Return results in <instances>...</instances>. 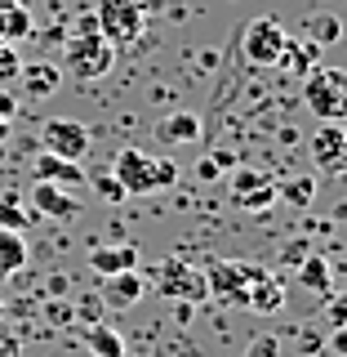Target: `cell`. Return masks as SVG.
Instances as JSON below:
<instances>
[{
  "mask_svg": "<svg viewBox=\"0 0 347 357\" xmlns=\"http://www.w3.org/2000/svg\"><path fill=\"white\" fill-rule=\"evenodd\" d=\"M85 344H89V353H94V357H125V335H120L116 326H107V321L89 326Z\"/></svg>",
  "mask_w": 347,
  "mask_h": 357,
  "instance_id": "obj_21",
  "label": "cell"
},
{
  "mask_svg": "<svg viewBox=\"0 0 347 357\" xmlns=\"http://www.w3.org/2000/svg\"><path fill=\"white\" fill-rule=\"evenodd\" d=\"M18 72H22V54H18V45H0V89L14 85V81H18Z\"/></svg>",
  "mask_w": 347,
  "mask_h": 357,
  "instance_id": "obj_25",
  "label": "cell"
},
{
  "mask_svg": "<svg viewBox=\"0 0 347 357\" xmlns=\"http://www.w3.org/2000/svg\"><path fill=\"white\" fill-rule=\"evenodd\" d=\"M276 197H285L289 206H312L316 201V178L312 174H298V178H285V183H276Z\"/></svg>",
  "mask_w": 347,
  "mask_h": 357,
  "instance_id": "obj_24",
  "label": "cell"
},
{
  "mask_svg": "<svg viewBox=\"0 0 347 357\" xmlns=\"http://www.w3.org/2000/svg\"><path fill=\"white\" fill-rule=\"evenodd\" d=\"M196 178H205V183H214V178H223V170H218V165H214V161L205 156V161L196 165Z\"/></svg>",
  "mask_w": 347,
  "mask_h": 357,
  "instance_id": "obj_32",
  "label": "cell"
},
{
  "mask_svg": "<svg viewBox=\"0 0 347 357\" xmlns=\"http://www.w3.org/2000/svg\"><path fill=\"white\" fill-rule=\"evenodd\" d=\"M111 63H116V50H111V40L98 31V22L81 18L76 22V31L67 36L63 45V72H72L76 81H103L111 72Z\"/></svg>",
  "mask_w": 347,
  "mask_h": 357,
  "instance_id": "obj_2",
  "label": "cell"
},
{
  "mask_svg": "<svg viewBox=\"0 0 347 357\" xmlns=\"http://www.w3.org/2000/svg\"><path fill=\"white\" fill-rule=\"evenodd\" d=\"M325 321H330V326H347V295H334V299H330Z\"/></svg>",
  "mask_w": 347,
  "mask_h": 357,
  "instance_id": "obj_29",
  "label": "cell"
},
{
  "mask_svg": "<svg viewBox=\"0 0 347 357\" xmlns=\"http://www.w3.org/2000/svg\"><path fill=\"white\" fill-rule=\"evenodd\" d=\"M143 290H147V282L138 277V268H129V273H111L103 277V290H98V299H103V308L111 312H125L143 299Z\"/></svg>",
  "mask_w": 347,
  "mask_h": 357,
  "instance_id": "obj_13",
  "label": "cell"
},
{
  "mask_svg": "<svg viewBox=\"0 0 347 357\" xmlns=\"http://www.w3.org/2000/svg\"><path fill=\"white\" fill-rule=\"evenodd\" d=\"M98 31L111 40V50H125L138 45L147 31V0H98Z\"/></svg>",
  "mask_w": 347,
  "mask_h": 357,
  "instance_id": "obj_4",
  "label": "cell"
},
{
  "mask_svg": "<svg viewBox=\"0 0 347 357\" xmlns=\"http://www.w3.org/2000/svg\"><path fill=\"white\" fill-rule=\"evenodd\" d=\"M285 45H289V31H285V22L272 18V14L254 18L250 27L241 31V54H245L250 67H281Z\"/></svg>",
  "mask_w": 347,
  "mask_h": 357,
  "instance_id": "obj_5",
  "label": "cell"
},
{
  "mask_svg": "<svg viewBox=\"0 0 347 357\" xmlns=\"http://www.w3.org/2000/svg\"><path fill=\"white\" fill-rule=\"evenodd\" d=\"M31 170H36V178H45V183H58V188H76V183H85L81 161H67V156H54V152H40Z\"/></svg>",
  "mask_w": 347,
  "mask_h": 357,
  "instance_id": "obj_15",
  "label": "cell"
},
{
  "mask_svg": "<svg viewBox=\"0 0 347 357\" xmlns=\"http://www.w3.org/2000/svg\"><path fill=\"white\" fill-rule=\"evenodd\" d=\"M31 36V9L22 0H0V45H18Z\"/></svg>",
  "mask_w": 347,
  "mask_h": 357,
  "instance_id": "obj_18",
  "label": "cell"
},
{
  "mask_svg": "<svg viewBox=\"0 0 347 357\" xmlns=\"http://www.w3.org/2000/svg\"><path fill=\"white\" fill-rule=\"evenodd\" d=\"M205 134V121H200L196 107H174L156 121V143H170V148H187V143H200Z\"/></svg>",
  "mask_w": 347,
  "mask_h": 357,
  "instance_id": "obj_11",
  "label": "cell"
},
{
  "mask_svg": "<svg viewBox=\"0 0 347 357\" xmlns=\"http://www.w3.org/2000/svg\"><path fill=\"white\" fill-rule=\"evenodd\" d=\"M307 40L316 45V50L343 40V18L334 14V9H312V14H307Z\"/></svg>",
  "mask_w": 347,
  "mask_h": 357,
  "instance_id": "obj_19",
  "label": "cell"
},
{
  "mask_svg": "<svg viewBox=\"0 0 347 357\" xmlns=\"http://www.w3.org/2000/svg\"><path fill=\"white\" fill-rule=\"evenodd\" d=\"M14 112H18V103H14V98L5 94V89H0V121H9V116H14Z\"/></svg>",
  "mask_w": 347,
  "mask_h": 357,
  "instance_id": "obj_33",
  "label": "cell"
},
{
  "mask_svg": "<svg viewBox=\"0 0 347 357\" xmlns=\"http://www.w3.org/2000/svg\"><path fill=\"white\" fill-rule=\"evenodd\" d=\"M5 134H9V121H0V139H5Z\"/></svg>",
  "mask_w": 347,
  "mask_h": 357,
  "instance_id": "obj_35",
  "label": "cell"
},
{
  "mask_svg": "<svg viewBox=\"0 0 347 357\" xmlns=\"http://www.w3.org/2000/svg\"><path fill=\"white\" fill-rule=\"evenodd\" d=\"M200 67H205V72H214V67H218V54L205 50V54H200Z\"/></svg>",
  "mask_w": 347,
  "mask_h": 357,
  "instance_id": "obj_34",
  "label": "cell"
},
{
  "mask_svg": "<svg viewBox=\"0 0 347 357\" xmlns=\"http://www.w3.org/2000/svg\"><path fill=\"white\" fill-rule=\"evenodd\" d=\"M40 143H45V152H54V156H67V161H81V156H89V148H94V130H89L85 121L54 116L49 126L40 130Z\"/></svg>",
  "mask_w": 347,
  "mask_h": 357,
  "instance_id": "obj_7",
  "label": "cell"
},
{
  "mask_svg": "<svg viewBox=\"0 0 347 357\" xmlns=\"http://www.w3.org/2000/svg\"><path fill=\"white\" fill-rule=\"evenodd\" d=\"M89 268H94L98 277L129 273V268H138V245H129V241H116V245H94V250H89Z\"/></svg>",
  "mask_w": 347,
  "mask_h": 357,
  "instance_id": "obj_14",
  "label": "cell"
},
{
  "mask_svg": "<svg viewBox=\"0 0 347 357\" xmlns=\"http://www.w3.org/2000/svg\"><path fill=\"white\" fill-rule=\"evenodd\" d=\"M303 103L316 121H347V72L343 67H312L303 76Z\"/></svg>",
  "mask_w": 347,
  "mask_h": 357,
  "instance_id": "obj_3",
  "label": "cell"
},
{
  "mask_svg": "<svg viewBox=\"0 0 347 357\" xmlns=\"http://www.w3.org/2000/svg\"><path fill=\"white\" fill-rule=\"evenodd\" d=\"M307 152L321 174H347V121H321Z\"/></svg>",
  "mask_w": 347,
  "mask_h": 357,
  "instance_id": "obj_8",
  "label": "cell"
},
{
  "mask_svg": "<svg viewBox=\"0 0 347 357\" xmlns=\"http://www.w3.org/2000/svg\"><path fill=\"white\" fill-rule=\"evenodd\" d=\"M22 264H27V237L0 228V277H14Z\"/></svg>",
  "mask_w": 347,
  "mask_h": 357,
  "instance_id": "obj_22",
  "label": "cell"
},
{
  "mask_svg": "<svg viewBox=\"0 0 347 357\" xmlns=\"http://www.w3.org/2000/svg\"><path fill=\"white\" fill-rule=\"evenodd\" d=\"M281 304H285V286L276 282L272 273H263L259 282H250V295H245V308L250 312H281Z\"/></svg>",
  "mask_w": 347,
  "mask_h": 357,
  "instance_id": "obj_17",
  "label": "cell"
},
{
  "mask_svg": "<svg viewBox=\"0 0 347 357\" xmlns=\"http://www.w3.org/2000/svg\"><path fill=\"white\" fill-rule=\"evenodd\" d=\"M276 353H281V344H276V335H259V340L250 344V353H245V357H276Z\"/></svg>",
  "mask_w": 347,
  "mask_h": 357,
  "instance_id": "obj_27",
  "label": "cell"
},
{
  "mask_svg": "<svg viewBox=\"0 0 347 357\" xmlns=\"http://www.w3.org/2000/svg\"><path fill=\"white\" fill-rule=\"evenodd\" d=\"M27 206L36 210V219H76L81 215V201L67 192V188H58V183H45V178L31 183Z\"/></svg>",
  "mask_w": 347,
  "mask_h": 357,
  "instance_id": "obj_12",
  "label": "cell"
},
{
  "mask_svg": "<svg viewBox=\"0 0 347 357\" xmlns=\"http://www.w3.org/2000/svg\"><path fill=\"white\" fill-rule=\"evenodd\" d=\"M107 174L125 188V197H152V192H161V188L178 183V165L170 156H152L143 148H120Z\"/></svg>",
  "mask_w": 347,
  "mask_h": 357,
  "instance_id": "obj_1",
  "label": "cell"
},
{
  "mask_svg": "<svg viewBox=\"0 0 347 357\" xmlns=\"http://www.w3.org/2000/svg\"><path fill=\"white\" fill-rule=\"evenodd\" d=\"M307 250H312L307 241H294V245H285V264H294V268H298V264L307 259Z\"/></svg>",
  "mask_w": 347,
  "mask_h": 357,
  "instance_id": "obj_31",
  "label": "cell"
},
{
  "mask_svg": "<svg viewBox=\"0 0 347 357\" xmlns=\"http://www.w3.org/2000/svg\"><path fill=\"white\" fill-rule=\"evenodd\" d=\"M156 282H161V295L187 299V304L209 295V290H205V273H200L196 264H187V259H165L161 273H156Z\"/></svg>",
  "mask_w": 347,
  "mask_h": 357,
  "instance_id": "obj_10",
  "label": "cell"
},
{
  "mask_svg": "<svg viewBox=\"0 0 347 357\" xmlns=\"http://www.w3.org/2000/svg\"><path fill=\"white\" fill-rule=\"evenodd\" d=\"M298 286L312 290V295H325L330 290V259L325 255H307V259L298 264Z\"/></svg>",
  "mask_w": 347,
  "mask_h": 357,
  "instance_id": "obj_23",
  "label": "cell"
},
{
  "mask_svg": "<svg viewBox=\"0 0 347 357\" xmlns=\"http://www.w3.org/2000/svg\"><path fill=\"white\" fill-rule=\"evenodd\" d=\"M31 223H36V210H31L18 192H5V197H0V228H9V232H27Z\"/></svg>",
  "mask_w": 347,
  "mask_h": 357,
  "instance_id": "obj_20",
  "label": "cell"
},
{
  "mask_svg": "<svg viewBox=\"0 0 347 357\" xmlns=\"http://www.w3.org/2000/svg\"><path fill=\"white\" fill-rule=\"evenodd\" d=\"M209 161H214L223 174H232V170H236V165H241V161H236V152H209Z\"/></svg>",
  "mask_w": 347,
  "mask_h": 357,
  "instance_id": "obj_30",
  "label": "cell"
},
{
  "mask_svg": "<svg viewBox=\"0 0 347 357\" xmlns=\"http://www.w3.org/2000/svg\"><path fill=\"white\" fill-rule=\"evenodd\" d=\"M325 357H347V326H334L325 340Z\"/></svg>",
  "mask_w": 347,
  "mask_h": 357,
  "instance_id": "obj_28",
  "label": "cell"
},
{
  "mask_svg": "<svg viewBox=\"0 0 347 357\" xmlns=\"http://www.w3.org/2000/svg\"><path fill=\"white\" fill-rule=\"evenodd\" d=\"M267 268L259 264H227V259H209L205 264V290L223 304H241L245 308V295H250V282H259Z\"/></svg>",
  "mask_w": 347,
  "mask_h": 357,
  "instance_id": "obj_6",
  "label": "cell"
},
{
  "mask_svg": "<svg viewBox=\"0 0 347 357\" xmlns=\"http://www.w3.org/2000/svg\"><path fill=\"white\" fill-rule=\"evenodd\" d=\"M18 81H22V94L27 98H49L54 89L63 85V72L54 63H22Z\"/></svg>",
  "mask_w": 347,
  "mask_h": 357,
  "instance_id": "obj_16",
  "label": "cell"
},
{
  "mask_svg": "<svg viewBox=\"0 0 347 357\" xmlns=\"http://www.w3.org/2000/svg\"><path fill=\"white\" fill-rule=\"evenodd\" d=\"M94 192L103 197V201H111V206H116V201H125V188H120L111 174H98V178H94Z\"/></svg>",
  "mask_w": 347,
  "mask_h": 357,
  "instance_id": "obj_26",
  "label": "cell"
},
{
  "mask_svg": "<svg viewBox=\"0 0 347 357\" xmlns=\"http://www.w3.org/2000/svg\"><path fill=\"white\" fill-rule=\"evenodd\" d=\"M227 188H232V206H236V210H250V215L272 210V201H276V183L267 174L250 170V165H236V170L227 174Z\"/></svg>",
  "mask_w": 347,
  "mask_h": 357,
  "instance_id": "obj_9",
  "label": "cell"
}]
</instances>
